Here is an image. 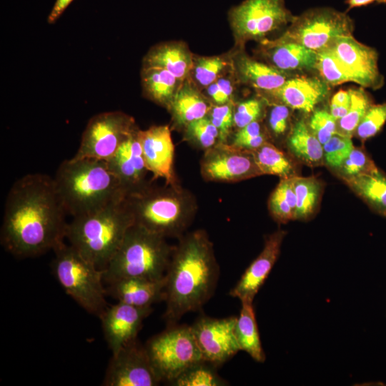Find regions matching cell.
Segmentation results:
<instances>
[{
	"label": "cell",
	"instance_id": "2e32d148",
	"mask_svg": "<svg viewBox=\"0 0 386 386\" xmlns=\"http://www.w3.org/2000/svg\"><path fill=\"white\" fill-rule=\"evenodd\" d=\"M138 137L147 170L152 180L164 179L168 185H178L174 172V145L168 125L139 129Z\"/></svg>",
	"mask_w": 386,
	"mask_h": 386
},
{
	"label": "cell",
	"instance_id": "f6af8a7d",
	"mask_svg": "<svg viewBox=\"0 0 386 386\" xmlns=\"http://www.w3.org/2000/svg\"><path fill=\"white\" fill-rule=\"evenodd\" d=\"M233 89L232 82L229 79L219 78L207 86V94L215 104L221 105L229 102Z\"/></svg>",
	"mask_w": 386,
	"mask_h": 386
},
{
	"label": "cell",
	"instance_id": "4316f807",
	"mask_svg": "<svg viewBox=\"0 0 386 386\" xmlns=\"http://www.w3.org/2000/svg\"><path fill=\"white\" fill-rule=\"evenodd\" d=\"M181 80L167 70L154 66H142L141 83L144 96L168 109L180 87Z\"/></svg>",
	"mask_w": 386,
	"mask_h": 386
},
{
	"label": "cell",
	"instance_id": "e575fe53",
	"mask_svg": "<svg viewBox=\"0 0 386 386\" xmlns=\"http://www.w3.org/2000/svg\"><path fill=\"white\" fill-rule=\"evenodd\" d=\"M229 66V59L224 56H199L194 58L192 71L196 81L207 87L219 79Z\"/></svg>",
	"mask_w": 386,
	"mask_h": 386
},
{
	"label": "cell",
	"instance_id": "f1b7e54d",
	"mask_svg": "<svg viewBox=\"0 0 386 386\" xmlns=\"http://www.w3.org/2000/svg\"><path fill=\"white\" fill-rule=\"evenodd\" d=\"M237 317L235 334L240 350L246 352L254 361L264 362L266 355L260 340L252 301H241Z\"/></svg>",
	"mask_w": 386,
	"mask_h": 386
},
{
	"label": "cell",
	"instance_id": "74e56055",
	"mask_svg": "<svg viewBox=\"0 0 386 386\" xmlns=\"http://www.w3.org/2000/svg\"><path fill=\"white\" fill-rule=\"evenodd\" d=\"M352 137L336 132L322 145L323 159L331 171L340 166L354 148Z\"/></svg>",
	"mask_w": 386,
	"mask_h": 386
},
{
	"label": "cell",
	"instance_id": "52a82bcc",
	"mask_svg": "<svg viewBox=\"0 0 386 386\" xmlns=\"http://www.w3.org/2000/svg\"><path fill=\"white\" fill-rule=\"evenodd\" d=\"M54 252L51 269L59 284L83 309L99 317L108 306L103 270L70 244L62 242Z\"/></svg>",
	"mask_w": 386,
	"mask_h": 386
},
{
	"label": "cell",
	"instance_id": "f907efd6",
	"mask_svg": "<svg viewBox=\"0 0 386 386\" xmlns=\"http://www.w3.org/2000/svg\"><path fill=\"white\" fill-rule=\"evenodd\" d=\"M378 4H386V0H376Z\"/></svg>",
	"mask_w": 386,
	"mask_h": 386
},
{
	"label": "cell",
	"instance_id": "7a4b0ae2",
	"mask_svg": "<svg viewBox=\"0 0 386 386\" xmlns=\"http://www.w3.org/2000/svg\"><path fill=\"white\" fill-rule=\"evenodd\" d=\"M178 239L164 276V317L169 325L202 308L213 295L219 277L213 244L204 229Z\"/></svg>",
	"mask_w": 386,
	"mask_h": 386
},
{
	"label": "cell",
	"instance_id": "681fc988",
	"mask_svg": "<svg viewBox=\"0 0 386 386\" xmlns=\"http://www.w3.org/2000/svg\"><path fill=\"white\" fill-rule=\"evenodd\" d=\"M376 1V0H347L346 4H348V9L354 7L362 6Z\"/></svg>",
	"mask_w": 386,
	"mask_h": 386
},
{
	"label": "cell",
	"instance_id": "5bb4252c",
	"mask_svg": "<svg viewBox=\"0 0 386 386\" xmlns=\"http://www.w3.org/2000/svg\"><path fill=\"white\" fill-rule=\"evenodd\" d=\"M237 317L202 316L191 326L203 360L216 367L240 351L235 334Z\"/></svg>",
	"mask_w": 386,
	"mask_h": 386
},
{
	"label": "cell",
	"instance_id": "d6a6232c",
	"mask_svg": "<svg viewBox=\"0 0 386 386\" xmlns=\"http://www.w3.org/2000/svg\"><path fill=\"white\" fill-rule=\"evenodd\" d=\"M349 90L350 106L347 114L337 121V132L352 137L366 112L373 103L364 89Z\"/></svg>",
	"mask_w": 386,
	"mask_h": 386
},
{
	"label": "cell",
	"instance_id": "7dc6e473",
	"mask_svg": "<svg viewBox=\"0 0 386 386\" xmlns=\"http://www.w3.org/2000/svg\"><path fill=\"white\" fill-rule=\"evenodd\" d=\"M262 133L264 132L259 121L252 122L238 129L234 136L232 144L238 147L242 142L253 139Z\"/></svg>",
	"mask_w": 386,
	"mask_h": 386
},
{
	"label": "cell",
	"instance_id": "e0dca14e",
	"mask_svg": "<svg viewBox=\"0 0 386 386\" xmlns=\"http://www.w3.org/2000/svg\"><path fill=\"white\" fill-rule=\"evenodd\" d=\"M152 309V307H138L119 302L107 306L99 317L112 354L137 339L143 322Z\"/></svg>",
	"mask_w": 386,
	"mask_h": 386
},
{
	"label": "cell",
	"instance_id": "ffe728a7",
	"mask_svg": "<svg viewBox=\"0 0 386 386\" xmlns=\"http://www.w3.org/2000/svg\"><path fill=\"white\" fill-rule=\"evenodd\" d=\"M329 85L315 76L288 79L279 88L264 91L272 104H283L305 113L312 112L327 96Z\"/></svg>",
	"mask_w": 386,
	"mask_h": 386
},
{
	"label": "cell",
	"instance_id": "603a6c76",
	"mask_svg": "<svg viewBox=\"0 0 386 386\" xmlns=\"http://www.w3.org/2000/svg\"><path fill=\"white\" fill-rule=\"evenodd\" d=\"M193 62V55L187 45L177 41L154 46L143 59L144 66L162 67L181 81H184L192 71Z\"/></svg>",
	"mask_w": 386,
	"mask_h": 386
},
{
	"label": "cell",
	"instance_id": "8992f818",
	"mask_svg": "<svg viewBox=\"0 0 386 386\" xmlns=\"http://www.w3.org/2000/svg\"><path fill=\"white\" fill-rule=\"evenodd\" d=\"M174 247L167 242L165 237L134 224L103 269L104 282L109 284L127 277L164 279Z\"/></svg>",
	"mask_w": 386,
	"mask_h": 386
},
{
	"label": "cell",
	"instance_id": "1f68e13d",
	"mask_svg": "<svg viewBox=\"0 0 386 386\" xmlns=\"http://www.w3.org/2000/svg\"><path fill=\"white\" fill-rule=\"evenodd\" d=\"M268 209L272 218L279 224L295 220L296 197L291 178L280 179L269 198Z\"/></svg>",
	"mask_w": 386,
	"mask_h": 386
},
{
	"label": "cell",
	"instance_id": "8d00e7d4",
	"mask_svg": "<svg viewBox=\"0 0 386 386\" xmlns=\"http://www.w3.org/2000/svg\"><path fill=\"white\" fill-rule=\"evenodd\" d=\"M377 168L373 160L363 148L354 147L340 166L332 172L343 181L370 173Z\"/></svg>",
	"mask_w": 386,
	"mask_h": 386
},
{
	"label": "cell",
	"instance_id": "bcb514c9",
	"mask_svg": "<svg viewBox=\"0 0 386 386\" xmlns=\"http://www.w3.org/2000/svg\"><path fill=\"white\" fill-rule=\"evenodd\" d=\"M350 106V90L340 89L331 99L330 112L337 121L347 112Z\"/></svg>",
	"mask_w": 386,
	"mask_h": 386
},
{
	"label": "cell",
	"instance_id": "9a60e30c",
	"mask_svg": "<svg viewBox=\"0 0 386 386\" xmlns=\"http://www.w3.org/2000/svg\"><path fill=\"white\" fill-rule=\"evenodd\" d=\"M348 72L352 82L362 87L380 89L384 77L378 68L377 51L356 40L352 35L338 37L328 46Z\"/></svg>",
	"mask_w": 386,
	"mask_h": 386
},
{
	"label": "cell",
	"instance_id": "cb8c5ba5",
	"mask_svg": "<svg viewBox=\"0 0 386 386\" xmlns=\"http://www.w3.org/2000/svg\"><path fill=\"white\" fill-rule=\"evenodd\" d=\"M234 66L241 81L264 91L276 89L288 79L285 72L245 54L237 56Z\"/></svg>",
	"mask_w": 386,
	"mask_h": 386
},
{
	"label": "cell",
	"instance_id": "5b68a950",
	"mask_svg": "<svg viewBox=\"0 0 386 386\" xmlns=\"http://www.w3.org/2000/svg\"><path fill=\"white\" fill-rule=\"evenodd\" d=\"M125 198L98 211L73 217L67 224L66 238L69 244L102 270L134 224Z\"/></svg>",
	"mask_w": 386,
	"mask_h": 386
},
{
	"label": "cell",
	"instance_id": "4fadbf2b",
	"mask_svg": "<svg viewBox=\"0 0 386 386\" xmlns=\"http://www.w3.org/2000/svg\"><path fill=\"white\" fill-rule=\"evenodd\" d=\"M161 382L144 345L137 339L112 354L104 386H155Z\"/></svg>",
	"mask_w": 386,
	"mask_h": 386
},
{
	"label": "cell",
	"instance_id": "44dd1931",
	"mask_svg": "<svg viewBox=\"0 0 386 386\" xmlns=\"http://www.w3.org/2000/svg\"><path fill=\"white\" fill-rule=\"evenodd\" d=\"M164 278L152 280L127 277L108 284L106 292L119 302L138 307H149L164 301Z\"/></svg>",
	"mask_w": 386,
	"mask_h": 386
},
{
	"label": "cell",
	"instance_id": "ba28073f",
	"mask_svg": "<svg viewBox=\"0 0 386 386\" xmlns=\"http://www.w3.org/2000/svg\"><path fill=\"white\" fill-rule=\"evenodd\" d=\"M144 346L161 382L171 383L190 366L203 360L188 325H169Z\"/></svg>",
	"mask_w": 386,
	"mask_h": 386
},
{
	"label": "cell",
	"instance_id": "7402d4cb",
	"mask_svg": "<svg viewBox=\"0 0 386 386\" xmlns=\"http://www.w3.org/2000/svg\"><path fill=\"white\" fill-rule=\"evenodd\" d=\"M272 66L283 71L316 69L317 53L305 46L280 38L261 41Z\"/></svg>",
	"mask_w": 386,
	"mask_h": 386
},
{
	"label": "cell",
	"instance_id": "836d02e7",
	"mask_svg": "<svg viewBox=\"0 0 386 386\" xmlns=\"http://www.w3.org/2000/svg\"><path fill=\"white\" fill-rule=\"evenodd\" d=\"M216 367L202 360L190 366L170 385L176 386H222L227 382L219 376Z\"/></svg>",
	"mask_w": 386,
	"mask_h": 386
},
{
	"label": "cell",
	"instance_id": "83f0119b",
	"mask_svg": "<svg viewBox=\"0 0 386 386\" xmlns=\"http://www.w3.org/2000/svg\"><path fill=\"white\" fill-rule=\"evenodd\" d=\"M212 107L198 90L188 83L180 86L168 109L174 122L186 127L190 123L205 117Z\"/></svg>",
	"mask_w": 386,
	"mask_h": 386
},
{
	"label": "cell",
	"instance_id": "277c9868",
	"mask_svg": "<svg viewBox=\"0 0 386 386\" xmlns=\"http://www.w3.org/2000/svg\"><path fill=\"white\" fill-rule=\"evenodd\" d=\"M125 201L134 224L165 238L184 235L197 211L194 195L179 184L159 187L151 182Z\"/></svg>",
	"mask_w": 386,
	"mask_h": 386
},
{
	"label": "cell",
	"instance_id": "c3c4849f",
	"mask_svg": "<svg viewBox=\"0 0 386 386\" xmlns=\"http://www.w3.org/2000/svg\"><path fill=\"white\" fill-rule=\"evenodd\" d=\"M72 1L73 0H56L48 16V23H55Z\"/></svg>",
	"mask_w": 386,
	"mask_h": 386
},
{
	"label": "cell",
	"instance_id": "9c48e42d",
	"mask_svg": "<svg viewBox=\"0 0 386 386\" xmlns=\"http://www.w3.org/2000/svg\"><path fill=\"white\" fill-rule=\"evenodd\" d=\"M290 24L279 38L316 52L328 47L338 37L352 35L354 29L349 16L330 8L307 10L295 16Z\"/></svg>",
	"mask_w": 386,
	"mask_h": 386
},
{
	"label": "cell",
	"instance_id": "4dcf8cb0",
	"mask_svg": "<svg viewBox=\"0 0 386 386\" xmlns=\"http://www.w3.org/2000/svg\"><path fill=\"white\" fill-rule=\"evenodd\" d=\"M252 152L262 175L272 174L280 179H290L298 175L293 159L269 141Z\"/></svg>",
	"mask_w": 386,
	"mask_h": 386
},
{
	"label": "cell",
	"instance_id": "3957f363",
	"mask_svg": "<svg viewBox=\"0 0 386 386\" xmlns=\"http://www.w3.org/2000/svg\"><path fill=\"white\" fill-rule=\"evenodd\" d=\"M54 182L66 212L73 217L98 211L126 197L104 160H64L56 170Z\"/></svg>",
	"mask_w": 386,
	"mask_h": 386
},
{
	"label": "cell",
	"instance_id": "d590c367",
	"mask_svg": "<svg viewBox=\"0 0 386 386\" xmlns=\"http://www.w3.org/2000/svg\"><path fill=\"white\" fill-rule=\"evenodd\" d=\"M317 53L316 69L328 85L336 86L352 81L348 72L329 47Z\"/></svg>",
	"mask_w": 386,
	"mask_h": 386
},
{
	"label": "cell",
	"instance_id": "ab89813d",
	"mask_svg": "<svg viewBox=\"0 0 386 386\" xmlns=\"http://www.w3.org/2000/svg\"><path fill=\"white\" fill-rule=\"evenodd\" d=\"M386 122V103L372 104L357 126L355 135L362 142L375 136Z\"/></svg>",
	"mask_w": 386,
	"mask_h": 386
},
{
	"label": "cell",
	"instance_id": "484cf974",
	"mask_svg": "<svg viewBox=\"0 0 386 386\" xmlns=\"http://www.w3.org/2000/svg\"><path fill=\"white\" fill-rule=\"evenodd\" d=\"M373 212L386 218V174L378 167L342 181Z\"/></svg>",
	"mask_w": 386,
	"mask_h": 386
},
{
	"label": "cell",
	"instance_id": "60d3db41",
	"mask_svg": "<svg viewBox=\"0 0 386 386\" xmlns=\"http://www.w3.org/2000/svg\"><path fill=\"white\" fill-rule=\"evenodd\" d=\"M307 123L311 132L322 145L337 132V120L326 109L314 110Z\"/></svg>",
	"mask_w": 386,
	"mask_h": 386
},
{
	"label": "cell",
	"instance_id": "7c38bea8",
	"mask_svg": "<svg viewBox=\"0 0 386 386\" xmlns=\"http://www.w3.org/2000/svg\"><path fill=\"white\" fill-rule=\"evenodd\" d=\"M200 172L204 180L219 182H237L262 175L252 151L222 142L205 150Z\"/></svg>",
	"mask_w": 386,
	"mask_h": 386
},
{
	"label": "cell",
	"instance_id": "d4e9b609",
	"mask_svg": "<svg viewBox=\"0 0 386 386\" xmlns=\"http://www.w3.org/2000/svg\"><path fill=\"white\" fill-rule=\"evenodd\" d=\"M286 146L293 158L308 167L324 164L322 144L303 119L297 121L291 127Z\"/></svg>",
	"mask_w": 386,
	"mask_h": 386
},
{
	"label": "cell",
	"instance_id": "6da1fadb",
	"mask_svg": "<svg viewBox=\"0 0 386 386\" xmlns=\"http://www.w3.org/2000/svg\"><path fill=\"white\" fill-rule=\"evenodd\" d=\"M66 213L53 178L40 173L26 174L7 194L1 244L20 258L54 250L66 237Z\"/></svg>",
	"mask_w": 386,
	"mask_h": 386
},
{
	"label": "cell",
	"instance_id": "f35d334b",
	"mask_svg": "<svg viewBox=\"0 0 386 386\" xmlns=\"http://www.w3.org/2000/svg\"><path fill=\"white\" fill-rule=\"evenodd\" d=\"M185 128L188 139L201 149L207 150L219 141V131L207 116L190 123Z\"/></svg>",
	"mask_w": 386,
	"mask_h": 386
},
{
	"label": "cell",
	"instance_id": "f546056e",
	"mask_svg": "<svg viewBox=\"0 0 386 386\" xmlns=\"http://www.w3.org/2000/svg\"><path fill=\"white\" fill-rule=\"evenodd\" d=\"M296 197L295 220L307 222L317 212L324 190L323 182L314 176L291 178Z\"/></svg>",
	"mask_w": 386,
	"mask_h": 386
},
{
	"label": "cell",
	"instance_id": "7bdbcfd3",
	"mask_svg": "<svg viewBox=\"0 0 386 386\" xmlns=\"http://www.w3.org/2000/svg\"><path fill=\"white\" fill-rule=\"evenodd\" d=\"M290 108L283 104H272L268 117V126L272 136L277 139H286L290 133Z\"/></svg>",
	"mask_w": 386,
	"mask_h": 386
},
{
	"label": "cell",
	"instance_id": "b9f144b4",
	"mask_svg": "<svg viewBox=\"0 0 386 386\" xmlns=\"http://www.w3.org/2000/svg\"><path fill=\"white\" fill-rule=\"evenodd\" d=\"M211 122L219 131V142L227 143L234 126V112L229 104L212 107L209 112Z\"/></svg>",
	"mask_w": 386,
	"mask_h": 386
},
{
	"label": "cell",
	"instance_id": "8fae6325",
	"mask_svg": "<svg viewBox=\"0 0 386 386\" xmlns=\"http://www.w3.org/2000/svg\"><path fill=\"white\" fill-rule=\"evenodd\" d=\"M138 127L133 117L120 111L93 116L83 132L79 147L72 157L107 160Z\"/></svg>",
	"mask_w": 386,
	"mask_h": 386
},
{
	"label": "cell",
	"instance_id": "ee69618b",
	"mask_svg": "<svg viewBox=\"0 0 386 386\" xmlns=\"http://www.w3.org/2000/svg\"><path fill=\"white\" fill-rule=\"evenodd\" d=\"M264 113L262 102L250 99L239 104L234 112V126L238 129L256 121H259Z\"/></svg>",
	"mask_w": 386,
	"mask_h": 386
},
{
	"label": "cell",
	"instance_id": "30bf717a",
	"mask_svg": "<svg viewBox=\"0 0 386 386\" xmlns=\"http://www.w3.org/2000/svg\"><path fill=\"white\" fill-rule=\"evenodd\" d=\"M294 16L284 0H244L229 12V20L238 44L263 41L269 34L291 23Z\"/></svg>",
	"mask_w": 386,
	"mask_h": 386
},
{
	"label": "cell",
	"instance_id": "d6986e66",
	"mask_svg": "<svg viewBox=\"0 0 386 386\" xmlns=\"http://www.w3.org/2000/svg\"><path fill=\"white\" fill-rule=\"evenodd\" d=\"M286 234L285 230L279 229L266 237L261 252L229 291L231 297L240 301H254L279 257Z\"/></svg>",
	"mask_w": 386,
	"mask_h": 386
},
{
	"label": "cell",
	"instance_id": "ac0fdd59",
	"mask_svg": "<svg viewBox=\"0 0 386 386\" xmlns=\"http://www.w3.org/2000/svg\"><path fill=\"white\" fill-rule=\"evenodd\" d=\"M139 129L131 134L114 154L106 160L109 169L118 179L126 197L144 189L152 182L146 179L149 171L138 137Z\"/></svg>",
	"mask_w": 386,
	"mask_h": 386
}]
</instances>
